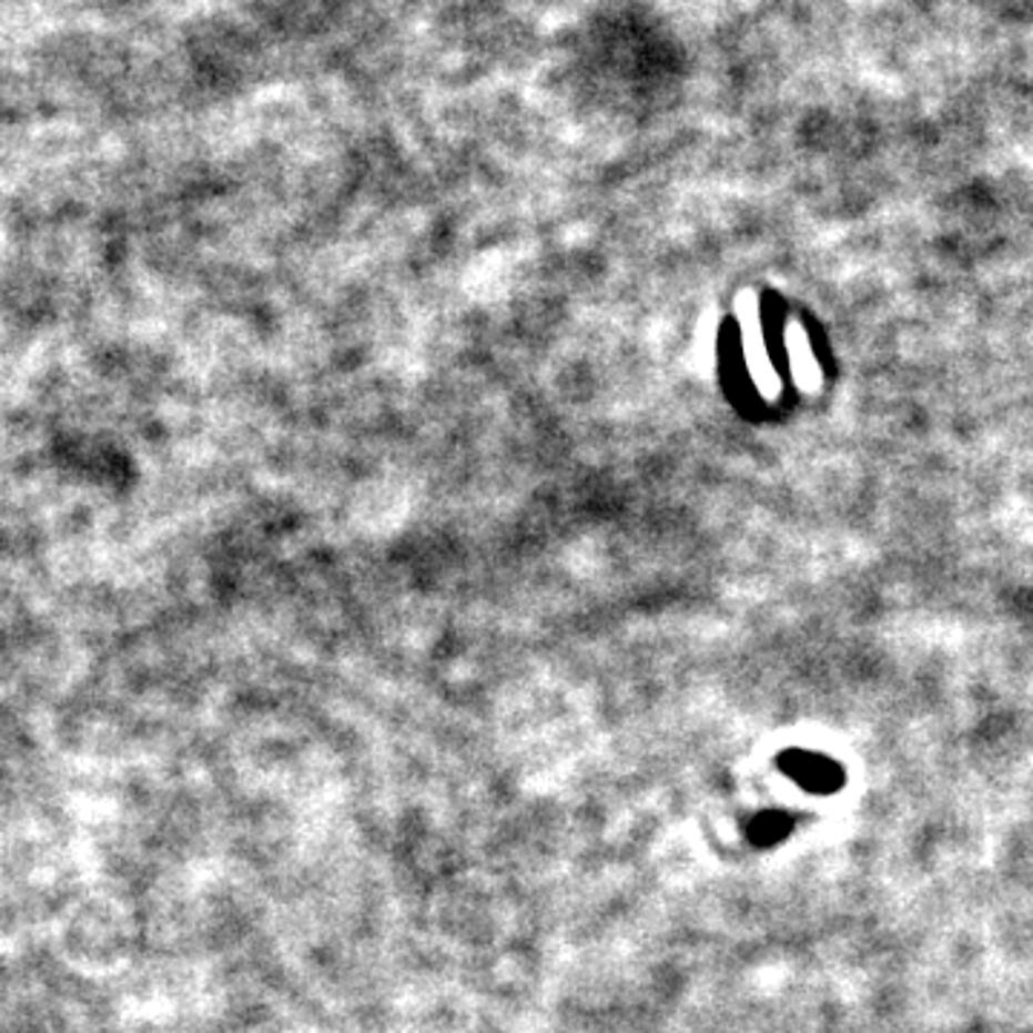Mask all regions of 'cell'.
Returning <instances> with one entry per match:
<instances>
[{
    "label": "cell",
    "instance_id": "6da1fadb",
    "mask_svg": "<svg viewBox=\"0 0 1033 1033\" xmlns=\"http://www.w3.org/2000/svg\"><path fill=\"white\" fill-rule=\"evenodd\" d=\"M741 311H743V340H747L749 368H752V376H756L758 388H761L767 396H776L778 379L770 371V359H767V351H763V336H761V325H758L756 307H752V302H743Z\"/></svg>",
    "mask_w": 1033,
    "mask_h": 1033
},
{
    "label": "cell",
    "instance_id": "277c9868",
    "mask_svg": "<svg viewBox=\"0 0 1033 1033\" xmlns=\"http://www.w3.org/2000/svg\"><path fill=\"white\" fill-rule=\"evenodd\" d=\"M787 824H790V821H787L781 812H767V816H761V819L756 821L752 839H756L758 844H772V841H778L784 835Z\"/></svg>",
    "mask_w": 1033,
    "mask_h": 1033
},
{
    "label": "cell",
    "instance_id": "3957f363",
    "mask_svg": "<svg viewBox=\"0 0 1033 1033\" xmlns=\"http://www.w3.org/2000/svg\"><path fill=\"white\" fill-rule=\"evenodd\" d=\"M787 345H790V359H792V371H796L798 385L804 391H819L821 385V374L819 365L812 359L810 351V340H807V333L801 331L798 325L787 327Z\"/></svg>",
    "mask_w": 1033,
    "mask_h": 1033
},
{
    "label": "cell",
    "instance_id": "7a4b0ae2",
    "mask_svg": "<svg viewBox=\"0 0 1033 1033\" xmlns=\"http://www.w3.org/2000/svg\"><path fill=\"white\" fill-rule=\"evenodd\" d=\"M787 770H790L792 776L798 778V784L807 787V790L827 792V790H835V787L841 784L839 767L824 761V758H816V756L792 758V761H787Z\"/></svg>",
    "mask_w": 1033,
    "mask_h": 1033
}]
</instances>
